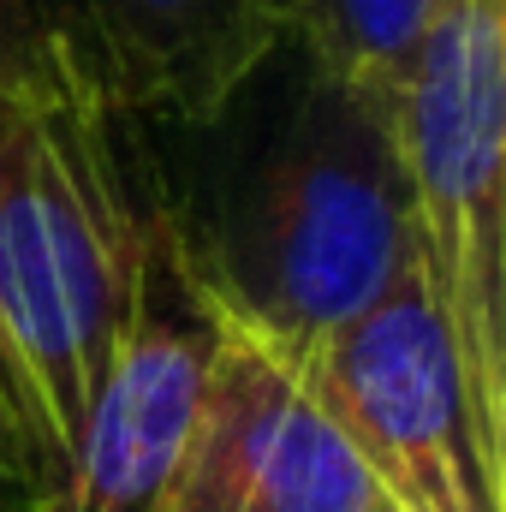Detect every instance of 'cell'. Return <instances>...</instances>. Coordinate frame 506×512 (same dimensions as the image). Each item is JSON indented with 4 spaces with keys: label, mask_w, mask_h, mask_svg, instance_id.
<instances>
[{
    "label": "cell",
    "mask_w": 506,
    "mask_h": 512,
    "mask_svg": "<svg viewBox=\"0 0 506 512\" xmlns=\"http://www.w3.org/2000/svg\"><path fill=\"white\" fill-rule=\"evenodd\" d=\"M399 96L280 36L203 120L197 179L155 197L215 322L304 370L417 262Z\"/></svg>",
    "instance_id": "cell-1"
},
{
    "label": "cell",
    "mask_w": 506,
    "mask_h": 512,
    "mask_svg": "<svg viewBox=\"0 0 506 512\" xmlns=\"http://www.w3.org/2000/svg\"><path fill=\"white\" fill-rule=\"evenodd\" d=\"M143 233L114 108L0 96V393L48 501L126 334Z\"/></svg>",
    "instance_id": "cell-2"
},
{
    "label": "cell",
    "mask_w": 506,
    "mask_h": 512,
    "mask_svg": "<svg viewBox=\"0 0 506 512\" xmlns=\"http://www.w3.org/2000/svg\"><path fill=\"white\" fill-rule=\"evenodd\" d=\"M393 114L429 298L483 429L506 447V0H435Z\"/></svg>",
    "instance_id": "cell-3"
},
{
    "label": "cell",
    "mask_w": 506,
    "mask_h": 512,
    "mask_svg": "<svg viewBox=\"0 0 506 512\" xmlns=\"http://www.w3.org/2000/svg\"><path fill=\"white\" fill-rule=\"evenodd\" d=\"M387 512H501L506 447L483 429L447 322L411 262L304 370Z\"/></svg>",
    "instance_id": "cell-4"
},
{
    "label": "cell",
    "mask_w": 506,
    "mask_h": 512,
    "mask_svg": "<svg viewBox=\"0 0 506 512\" xmlns=\"http://www.w3.org/2000/svg\"><path fill=\"white\" fill-rule=\"evenodd\" d=\"M215 340L221 322L149 197L126 334L114 346V364L78 429V447L60 471L48 512H167Z\"/></svg>",
    "instance_id": "cell-5"
},
{
    "label": "cell",
    "mask_w": 506,
    "mask_h": 512,
    "mask_svg": "<svg viewBox=\"0 0 506 512\" xmlns=\"http://www.w3.org/2000/svg\"><path fill=\"white\" fill-rule=\"evenodd\" d=\"M167 512H387L304 376L221 328Z\"/></svg>",
    "instance_id": "cell-6"
},
{
    "label": "cell",
    "mask_w": 506,
    "mask_h": 512,
    "mask_svg": "<svg viewBox=\"0 0 506 512\" xmlns=\"http://www.w3.org/2000/svg\"><path fill=\"white\" fill-rule=\"evenodd\" d=\"M126 120L203 126L286 36L274 0H78Z\"/></svg>",
    "instance_id": "cell-7"
},
{
    "label": "cell",
    "mask_w": 506,
    "mask_h": 512,
    "mask_svg": "<svg viewBox=\"0 0 506 512\" xmlns=\"http://www.w3.org/2000/svg\"><path fill=\"white\" fill-rule=\"evenodd\" d=\"M0 96L42 108H114L78 0H0Z\"/></svg>",
    "instance_id": "cell-8"
},
{
    "label": "cell",
    "mask_w": 506,
    "mask_h": 512,
    "mask_svg": "<svg viewBox=\"0 0 506 512\" xmlns=\"http://www.w3.org/2000/svg\"><path fill=\"white\" fill-rule=\"evenodd\" d=\"M280 30L358 90L399 96L435 0H274Z\"/></svg>",
    "instance_id": "cell-9"
},
{
    "label": "cell",
    "mask_w": 506,
    "mask_h": 512,
    "mask_svg": "<svg viewBox=\"0 0 506 512\" xmlns=\"http://www.w3.org/2000/svg\"><path fill=\"white\" fill-rule=\"evenodd\" d=\"M42 507H48V483H42L30 447L12 423V405L0 393V512H42Z\"/></svg>",
    "instance_id": "cell-10"
}]
</instances>
